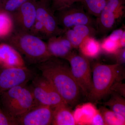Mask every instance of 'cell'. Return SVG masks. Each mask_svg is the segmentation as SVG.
<instances>
[{
  "instance_id": "1",
  "label": "cell",
  "mask_w": 125,
  "mask_h": 125,
  "mask_svg": "<svg viewBox=\"0 0 125 125\" xmlns=\"http://www.w3.org/2000/svg\"><path fill=\"white\" fill-rule=\"evenodd\" d=\"M62 59L52 57L37 64V67L65 102L74 106L79 101L81 90L72 74L69 63Z\"/></svg>"
},
{
  "instance_id": "2",
  "label": "cell",
  "mask_w": 125,
  "mask_h": 125,
  "mask_svg": "<svg viewBox=\"0 0 125 125\" xmlns=\"http://www.w3.org/2000/svg\"><path fill=\"white\" fill-rule=\"evenodd\" d=\"M4 42L13 47L31 63L39 64L52 57L47 43L28 32L15 29Z\"/></svg>"
},
{
  "instance_id": "3",
  "label": "cell",
  "mask_w": 125,
  "mask_h": 125,
  "mask_svg": "<svg viewBox=\"0 0 125 125\" xmlns=\"http://www.w3.org/2000/svg\"><path fill=\"white\" fill-rule=\"evenodd\" d=\"M121 65L97 62L93 68L92 87L87 97L90 100L97 102L110 93L116 80L118 78V70Z\"/></svg>"
},
{
  "instance_id": "4",
  "label": "cell",
  "mask_w": 125,
  "mask_h": 125,
  "mask_svg": "<svg viewBox=\"0 0 125 125\" xmlns=\"http://www.w3.org/2000/svg\"><path fill=\"white\" fill-rule=\"evenodd\" d=\"M0 96L1 107L15 118L37 105L31 89L27 88L25 85L13 87Z\"/></svg>"
},
{
  "instance_id": "5",
  "label": "cell",
  "mask_w": 125,
  "mask_h": 125,
  "mask_svg": "<svg viewBox=\"0 0 125 125\" xmlns=\"http://www.w3.org/2000/svg\"><path fill=\"white\" fill-rule=\"evenodd\" d=\"M80 3L75 2L69 7L54 12L59 27L64 31L80 25H88L96 28V20Z\"/></svg>"
},
{
  "instance_id": "6",
  "label": "cell",
  "mask_w": 125,
  "mask_h": 125,
  "mask_svg": "<svg viewBox=\"0 0 125 125\" xmlns=\"http://www.w3.org/2000/svg\"><path fill=\"white\" fill-rule=\"evenodd\" d=\"M72 74L84 94L88 96L92 87V70L88 58L73 51L66 58Z\"/></svg>"
},
{
  "instance_id": "7",
  "label": "cell",
  "mask_w": 125,
  "mask_h": 125,
  "mask_svg": "<svg viewBox=\"0 0 125 125\" xmlns=\"http://www.w3.org/2000/svg\"><path fill=\"white\" fill-rule=\"evenodd\" d=\"M33 79L31 90L37 105L54 108L62 104H67L52 84L43 76H37Z\"/></svg>"
},
{
  "instance_id": "8",
  "label": "cell",
  "mask_w": 125,
  "mask_h": 125,
  "mask_svg": "<svg viewBox=\"0 0 125 125\" xmlns=\"http://www.w3.org/2000/svg\"><path fill=\"white\" fill-rule=\"evenodd\" d=\"M125 0H108L96 19L98 33L107 34L113 29L117 21L124 15Z\"/></svg>"
},
{
  "instance_id": "9",
  "label": "cell",
  "mask_w": 125,
  "mask_h": 125,
  "mask_svg": "<svg viewBox=\"0 0 125 125\" xmlns=\"http://www.w3.org/2000/svg\"><path fill=\"white\" fill-rule=\"evenodd\" d=\"M34 74L26 66L3 67L0 66V95L13 87L25 85L33 79Z\"/></svg>"
},
{
  "instance_id": "10",
  "label": "cell",
  "mask_w": 125,
  "mask_h": 125,
  "mask_svg": "<svg viewBox=\"0 0 125 125\" xmlns=\"http://www.w3.org/2000/svg\"><path fill=\"white\" fill-rule=\"evenodd\" d=\"M36 19L40 21L45 27L48 38L62 34L65 32L58 25L51 7V0H37Z\"/></svg>"
},
{
  "instance_id": "11",
  "label": "cell",
  "mask_w": 125,
  "mask_h": 125,
  "mask_svg": "<svg viewBox=\"0 0 125 125\" xmlns=\"http://www.w3.org/2000/svg\"><path fill=\"white\" fill-rule=\"evenodd\" d=\"M37 0H27L16 11L11 13L16 30L28 32L37 19Z\"/></svg>"
},
{
  "instance_id": "12",
  "label": "cell",
  "mask_w": 125,
  "mask_h": 125,
  "mask_svg": "<svg viewBox=\"0 0 125 125\" xmlns=\"http://www.w3.org/2000/svg\"><path fill=\"white\" fill-rule=\"evenodd\" d=\"M53 110L49 106L36 105L16 119L18 125H51Z\"/></svg>"
},
{
  "instance_id": "13",
  "label": "cell",
  "mask_w": 125,
  "mask_h": 125,
  "mask_svg": "<svg viewBox=\"0 0 125 125\" xmlns=\"http://www.w3.org/2000/svg\"><path fill=\"white\" fill-rule=\"evenodd\" d=\"M47 44L52 57L64 60H65L74 49L63 33L49 38L47 39Z\"/></svg>"
},
{
  "instance_id": "14",
  "label": "cell",
  "mask_w": 125,
  "mask_h": 125,
  "mask_svg": "<svg viewBox=\"0 0 125 125\" xmlns=\"http://www.w3.org/2000/svg\"><path fill=\"white\" fill-rule=\"evenodd\" d=\"M0 66L3 67H25L22 56L7 42H0Z\"/></svg>"
},
{
  "instance_id": "15",
  "label": "cell",
  "mask_w": 125,
  "mask_h": 125,
  "mask_svg": "<svg viewBox=\"0 0 125 125\" xmlns=\"http://www.w3.org/2000/svg\"><path fill=\"white\" fill-rule=\"evenodd\" d=\"M98 33L96 28L88 25H80L66 30L63 34L69 40L74 49H78L83 39L88 36H95Z\"/></svg>"
},
{
  "instance_id": "16",
  "label": "cell",
  "mask_w": 125,
  "mask_h": 125,
  "mask_svg": "<svg viewBox=\"0 0 125 125\" xmlns=\"http://www.w3.org/2000/svg\"><path fill=\"white\" fill-rule=\"evenodd\" d=\"M68 104H62L54 108L52 125H78Z\"/></svg>"
},
{
  "instance_id": "17",
  "label": "cell",
  "mask_w": 125,
  "mask_h": 125,
  "mask_svg": "<svg viewBox=\"0 0 125 125\" xmlns=\"http://www.w3.org/2000/svg\"><path fill=\"white\" fill-rule=\"evenodd\" d=\"M80 54L88 59L98 57L101 51V42L93 36H88L83 40L79 46Z\"/></svg>"
},
{
  "instance_id": "18",
  "label": "cell",
  "mask_w": 125,
  "mask_h": 125,
  "mask_svg": "<svg viewBox=\"0 0 125 125\" xmlns=\"http://www.w3.org/2000/svg\"><path fill=\"white\" fill-rule=\"evenodd\" d=\"M15 29L11 14L0 8V42H5Z\"/></svg>"
},
{
  "instance_id": "19",
  "label": "cell",
  "mask_w": 125,
  "mask_h": 125,
  "mask_svg": "<svg viewBox=\"0 0 125 125\" xmlns=\"http://www.w3.org/2000/svg\"><path fill=\"white\" fill-rule=\"evenodd\" d=\"M97 111L91 104H85L78 108L73 113L78 125H90L92 118Z\"/></svg>"
},
{
  "instance_id": "20",
  "label": "cell",
  "mask_w": 125,
  "mask_h": 125,
  "mask_svg": "<svg viewBox=\"0 0 125 125\" xmlns=\"http://www.w3.org/2000/svg\"><path fill=\"white\" fill-rule=\"evenodd\" d=\"M105 125H125V117L113 111L105 106H101L99 110Z\"/></svg>"
},
{
  "instance_id": "21",
  "label": "cell",
  "mask_w": 125,
  "mask_h": 125,
  "mask_svg": "<svg viewBox=\"0 0 125 125\" xmlns=\"http://www.w3.org/2000/svg\"><path fill=\"white\" fill-rule=\"evenodd\" d=\"M104 105L113 111L125 117V99L120 94L116 92L113 93L110 99L104 103Z\"/></svg>"
},
{
  "instance_id": "22",
  "label": "cell",
  "mask_w": 125,
  "mask_h": 125,
  "mask_svg": "<svg viewBox=\"0 0 125 125\" xmlns=\"http://www.w3.org/2000/svg\"><path fill=\"white\" fill-rule=\"evenodd\" d=\"M108 0H82L86 11L92 16L98 17Z\"/></svg>"
},
{
  "instance_id": "23",
  "label": "cell",
  "mask_w": 125,
  "mask_h": 125,
  "mask_svg": "<svg viewBox=\"0 0 125 125\" xmlns=\"http://www.w3.org/2000/svg\"><path fill=\"white\" fill-rule=\"evenodd\" d=\"M101 46L102 52L107 54L114 55L121 48L119 42L112 40L108 36L101 42Z\"/></svg>"
},
{
  "instance_id": "24",
  "label": "cell",
  "mask_w": 125,
  "mask_h": 125,
  "mask_svg": "<svg viewBox=\"0 0 125 125\" xmlns=\"http://www.w3.org/2000/svg\"><path fill=\"white\" fill-rule=\"evenodd\" d=\"M27 0H2L0 8L11 14L16 11Z\"/></svg>"
},
{
  "instance_id": "25",
  "label": "cell",
  "mask_w": 125,
  "mask_h": 125,
  "mask_svg": "<svg viewBox=\"0 0 125 125\" xmlns=\"http://www.w3.org/2000/svg\"><path fill=\"white\" fill-rule=\"evenodd\" d=\"M28 32L43 40L48 39L45 27L40 21L37 19Z\"/></svg>"
},
{
  "instance_id": "26",
  "label": "cell",
  "mask_w": 125,
  "mask_h": 125,
  "mask_svg": "<svg viewBox=\"0 0 125 125\" xmlns=\"http://www.w3.org/2000/svg\"><path fill=\"white\" fill-rule=\"evenodd\" d=\"M75 3L73 0H51V6L53 12L70 6Z\"/></svg>"
},
{
  "instance_id": "27",
  "label": "cell",
  "mask_w": 125,
  "mask_h": 125,
  "mask_svg": "<svg viewBox=\"0 0 125 125\" xmlns=\"http://www.w3.org/2000/svg\"><path fill=\"white\" fill-rule=\"evenodd\" d=\"M18 125L15 118L10 115L0 106V125Z\"/></svg>"
},
{
  "instance_id": "28",
  "label": "cell",
  "mask_w": 125,
  "mask_h": 125,
  "mask_svg": "<svg viewBox=\"0 0 125 125\" xmlns=\"http://www.w3.org/2000/svg\"><path fill=\"white\" fill-rule=\"evenodd\" d=\"M116 63L120 65L125 64V48H122L118 49L114 54Z\"/></svg>"
},
{
  "instance_id": "29",
  "label": "cell",
  "mask_w": 125,
  "mask_h": 125,
  "mask_svg": "<svg viewBox=\"0 0 125 125\" xmlns=\"http://www.w3.org/2000/svg\"><path fill=\"white\" fill-rule=\"evenodd\" d=\"M90 125H105L103 118L99 110H98L93 117L91 120Z\"/></svg>"
},
{
  "instance_id": "30",
  "label": "cell",
  "mask_w": 125,
  "mask_h": 125,
  "mask_svg": "<svg viewBox=\"0 0 125 125\" xmlns=\"http://www.w3.org/2000/svg\"><path fill=\"white\" fill-rule=\"evenodd\" d=\"M125 32V30L121 29H116L113 31L108 37L112 40L119 42L122 35Z\"/></svg>"
},
{
  "instance_id": "31",
  "label": "cell",
  "mask_w": 125,
  "mask_h": 125,
  "mask_svg": "<svg viewBox=\"0 0 125 125\" xmlns=\"http://www.w3.org/2000/svg\"><path fill=\"white\" fill-rule=\"evenodd\" d=\"M74 2H79L81 3L82 0H73Z\"/></svg>"
},
{
  "instance_id": "32",
  "label": "cell",
  "mask_w": 125,
  "mask_h": 125,
  "mask_svg": "<svg viewBox=\"0 0 125 125\" xmlns=\"http://www.w3.org/2000/svg\"><path fill=\"white\" fill-rule=\"evenodd\" d=\"M1 0H0V3L1 1Z\"/></svg>"
}]
</instances>
